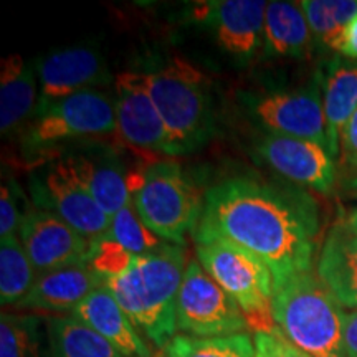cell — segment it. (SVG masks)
Wrapping results in <instances>:
<instances>
[{"instance_id": "obj_1", "label": "cell", "mask_w": 357, "mask_h": 357, "mask_svg": "<svg viewBox=\"0 0 357 357\" xmlns=\"http://www.w3.org/2000/svg\"><path fill=\"white\" fill-rule=\"evenodd\" d=\"M194 236H218L270 268L273 283L311 271L319 236L316 200L294 185L231 177L211 187Z\"/></svg>"}, {"instance_id": "obj_2", "label": "cell", "mask_w": 357, "mask_h": 357, "mask_svg": "<svg viewBox=\"0 0 357 357\" xmlns=\"http://www.w3.org/2000/svg\"><path fill=\"white\" fill-rule=\"evenodd\" d=\"M182 245L162 243L134 258L124 273L105 280L119 306L144 339L155 347L177 336V296L185 273Z\"/></svg>"}, {"instance_id": "obj_3", "label": "cell", "mask_w": 357, "mask_h": 357, "mask_svg": "<svg viewBox=\"0 0 357 357\" xmlns=\"http://www.w3.org/2000/svg\"><path fill=\"white\" fill-rule=\"evenodd\" d=\"M273 319L283 336L307 356L346 357V312L312 271L275 284Z\"/></svg>"}, {"instance_id": "obj_4", "label": "cell", "mask_w": 357, "mask_h": 357, "mask_svg": "<svg viewBox=\"0 0 357 357\" xmlns=\"http://www.w3.org/2000/svg\"><path fill=\"white\" fill-rule=\"evenodd\" d=\"M144 75L178 155L202 147L215 129L207 77L184 58H172L162 68Z\"/></svg>"}, {"instance_id": "obj_5", "label": "cell", "mask_w": 357, "mask_h": 357, "mask_svg": "<svg viewBox=\"0 0 357 357\" xmlns=\"http://www.w3.org/2000/svg\"><path fill=\"white\" fill-rule=\"evenodd\" d=\"M197 260L230 294L253 333L276 329L273 275L260 258L218 236H194Z\"/></svg>"}, {"instance_id": "obj_6", "label": "cell", "mask_w": 357, "mask_h": 357, "mask_svg": "<svg viewBox=\"0 0 357 357\" xmlns=\"http://www.w3.org/2000/svg\"><path fill=\"white\" fill-rule=\"evenodd\" d=\"M131 200L142 223L166 243L184 245L185 235L195 234L204 213L202 195L174 160L149 164Z\"/></svg>"}, {"instance_id": "obj_7", "label": "cell", "mask_w": 357, "mask_h": 357, "mask_svg": "<svg viewBox=\"0 0 357 357\" xmlns=\"http://www.w3.org/2000/svg\"><path fill=\"white\" fill-rule=\"evenodd\" d=\"M118 131L114 101L106 93L89 89L63 100L38 102L25 128L29 154L47 153L66 141L105 136Z\"/></svg>"}, {"instance_id": "obj_8", "label": "cell", "mask_w": 357, "mask_h": 357, "mask_svg": "<svg viewBox=\"0 0 357 357\" xmlns=\"http://www.w3.org/2000/svg\"><path fill=\"white\" fill-rule=\"evenodd\" d=\"M247 329V319L234 298L199 260L187 263L177 296V331L192 337H225Z\"/></svg>"}, {"instance_id": "obj_9", "label": "cell", "mask_w": 357, "mask_h": 357, "mask_svg": "<svg viewBox=\"0 0 357 357\" xmlns=\"http://www.w3.org/2000/svg\"><path fill=\"white\" fill-rule=\"evenodd\" d=\"M35 207L55 213L88 240L108 235L111 217L101 211L79 184L63 158L45 164L30 174Z\"/></svg>"}, {"instance_id": "obj_10", "label": "cell", "mask_w": 357, "mask_h": 357, "mask_svg": "<svg viewBox=\"0 0 357 357\" xmlns=\"http://www.w3.org/2000/svg\"><path fill=\"white\" fill-rule=\"evenodd\" d=\"M321 79L301 89H283L258 95L248 101L250 113L268 134L314 141L328 149Z\"/></svg>"}, {"instance_id": "obj_11", "label": "cell", "mask_w": 357, "mask_h": 357, "mask_svg": "<svg viewBox=\"0 0 357 357\" xmlns=\"http://www.w3.org/2000/svg\"><path fill=\"white\" fill-rule=\"evenodd\" d=\"M114 88L116 124L123 139L147 153L178 155L147 89L146 75L124 71L114 78Z\"/></svg>"}, {"instance_id": "obj_12", "label": "cell", "mask_w": 357, "mask_h": 357, "mask_svg": "<svg viewBox=\"0 0 357 357\" xmlns=\"http://www.w3.org/2000/svg\"><path fill=\"white\" fill-rule=\"evenodd\" d=\"M20 242L40 273L89 265L91 240L78 234L63 218L38 207H26L22 217Z\"/></svg>"}, {"instance_id": "obj_13", "label": "cell", "mask_w": 357, "mask_h": 357, "mask_svg": "<svg viewBox=\"0 0 357 357\" xmlns=\"http://www.w3.org/2000/svg\"><path fill=\"white\" fill-rule=\"evenodd\" d=\"M257 153L263 162L281 177L321 194H329L336 184V164L324 146L300 137L266 134Z\"/></svg>"}, {"instance_id": "obj_14", "label": "cell", "mask_w": 357, "mask_h": 357, "mask_svg": "<svg viewBox=\"0 0 357 357\" xmlns=\"http://www.w3.org/2000/svg\"><path fill=\"white\" fill-rule=\"evenodd\" d=\"M35 68L40 86L38 102L63 100L113 79L101 53L86 45L48 52L35 61Z\"/></svg>"}, {"instance_id": "obj_15", "label": "cell", "mask_w": 357, "mask_h": 357, "mask_svg": "<svg viewBox=\"0 0 357 357\" xmlns=\"http://www.w3.org/2000/svg\"><path fill=\"white\" fill-rule=\"evenodd\" d=\"M266 3L261 0L202 2L194 8L195 20L212 30L223 52L247 60L255 55L263 37Z\"/></svg>"}, {"instance_id": "obj_16", "label": "cell", "mask_w": 357, "mask_h": 357, "mask_svg": "<svg viewBox=\"0 0 357 357\" xmlns=\"http://www.w3.org/2000/svg\"><path fill=\"white\" fill-rule=\"evenodd\" d=\"M316 275L339 305L357 311V223L339 218L321 247Z\"/></svg>"}, {"instance_id": "obj_17", "label": "cell", "mask_w": 357, "mask_h": 357, "mask_svg": "<svg viewBox=\"0 0 357 357\" xmlns=\"http://www.w3.org/2000/svg\"><path fill=\"white\" fill-rule=\"evenodd\" d=\"M71 172L106 215L113 218L131 202L121 160L109 151H75L63 155Z\"/></svg>"}, {"instance_id": "obj_18", "label": "cell", "mask_w": 357, "mask_h": 357, "mask_svg": "<svg viewBox=\"0 0 357 357\" xmlns=\"http://www.w3.org/2000/svg\"><path fill=\"white\" fill-rule=\"evenodd\" d=\"M71 316L102 336L124 357H151V347L105 284L89 293Z\"/></svg>"}, {"instance_id": "obj_19", "label": "cell", "mask_w": 357, "mask_h": 357, "mask_svg": "<svg viewBox=\"0 0 357 357\" xmlns=\"http://www.w3.org/2000/svg\"><path fill=\"white\" fill-rule=\"evenodd\" d=\"M105 284V280L89 265H77L40 273L19 310L73 312L79 303Z\"/></svg>"}, {"instance_id": "obj_20", "label": "cell", "mask_w": 357, "mask_h": 357, "mask_svg": "<svg viewBox=\"0 0 357 357\" xmlns=\"http://www.w3.org/2000/svg\"><path fill=\"white\" fill-rule=\"evenodd\" d=\"M328 151L336 160L341 154V136L357 109V61L337 56L319 73Z\"/></svg>"}, {"instance_id": "obj_21", "label": "cell", "mask_w": 357, "mask_h": 357, "mask_svg": "<svg viewBox=\"0 0 357 357\" xmlns=\"http://www.w3.org/2000/svg\"><path fill=\"white\" fill-rule=\"evenodd\" d=\"M37 68L13 55L2 60L0 71V131L2 136L15 131L32 118L37 108Z\"/></svg>"}, {"instance_id": "obj_22", "label": "cell", "mask_w": 357, "mask_h": 357, "mask_svg": "<svg viewBox=\"0 0 357 357\" xmlns=\"http://www.w3.org/2000/svg\"><path fill=\"white\" fill-rule=\"evenodd\" d=\"M311 30L301 3L275 2L266 3L263 47L266 55L301 58L310 53Z\"/></svg>"}, {"instance_id": "obj_23", "label": "cell", "mask_w": 357, "mask_h": 357, "mask_svg": "<svg viewBox=\"0 0 357 357\" xmlns=\"http://www.w3.org/2000/svg\"><path fill=\"white\" fill-rule=\"evenodd\" d=\"M52 357H124L105 337L75 316H55L47 323Z\"/></svg>"}, {"instance_id": "obj_24", "label": "cell", "mask_w": 357, "mask_h": 357, "mask_svg": "<svg viewBox=\"0 0 357 357\" xmlns=\"http://www.w3.org/2000/svg\"><path fill=\"white\" fill-rule=\"evenodd\" d=\"M300 3L314 42L326 50L341 52L347 25L357 15V0H303Z\"/></svg>"}, {"instance_id": "obj_25", "label": "cell", "mask_w": 357, "mask_h": 357, "mask_svg": "<svg viewBox=\"0 0 357 357\" xmlns=\"http://www.w3.org/2000/svg\"><path fill=\"white\" fill-rule=\"evenodd\" d=\"M35 268L17 235L0 240V303L19 305L35 283Z\"/></svg>"}, {"instance_id": "obj_26", "label": "cell", "mask_w": 357, "mask_h": 357, "mask_svg": "<svg viewBox=\"0 0 357 357\" xmlns=\"http://www.w3.org/2000/svg\"><path fill=\"white\" fill-rule=\"evenodd\" d=\"M0 357H47L42 321L37 316L3 312L0 318Z\"/></svg>"}, {"instance_id": "obj_27", "label": "cell", "mask_w": 357, "mask_h": 357, "mask_svg": "<svg viewBox=\"0 0 357 357\" xmlns=\"http://www.w3.org/2000/svg\"><path fill=\"white\" fill-rule=\"evenodd\" d=\"M164 351L167 357H255L253 336L248 333L225 337H192L177 334Z\"/></svg>"}, {"instance_id": "obj_28", "label": "cell", "mask_w": 357, "mask_h": 357, "mask_svg": "<svg viewBox=\"0 0 357 357\" xmlns=\"http://www.w3.org/2000/svg\"><path fill=\"white\" fill-rule=\"evenodd\" d=\"M108 235L134 255H144L164 243L142 223L132 200L111 218Z\"/></svg>"}, {"instance_id": "obj_29", "label": "cell", "mask_w": 357, "mask_h": 357, "mask_svg": "<svg viewBox=\"0 0 357 357\" xmlns=\"http://www.w3.org/2000/svg\"><path fill=\"white\" fill-rule=\"evenodd\" d=\"M137 255L129 252L119 245L109 235H102L100 238L91 240L89 250V266L101 276L102 280L119 276L132 265Z\"/></svg>"}, {"instance_id": "obj_30", "label": "cell", "mask_w": 357, "mask_h": 357, "mask_svg": "<svg viewBox=\"0 0 357 357\" xmlns=\"http://www.w3.org/2000/svg\"><path fill=\"white\" fill-rule=\"evenodd\" d=\"M255 357H311L291 344L278 328L253 333Z\"/></svg>"}, {"instance_id": "obj_31", "label": "cell", "mask_w": 357, "mask_h": 357, "mask_svg": "<svg viewBox=\"0 0 357 357\" xmlns=\"http://www.w3.org/2000/svg\"><path fill=\"white\" fill-rule=\"evenodd\" d=\"M24 213L19 211V194L13 181L2 184V197H0V236L15 235V230L20 227Z\"/></svg>"}, {"instance_id": "obj_32", "label": "cell", "mask_w": 357, "mask_h": 357, "mask_svg": "<svg viewBox=\"0 0 357 357\" xmlns=\"http://www.w3.org/2000/svg\"><path fill=\"white\" fill-rule=\"evenodd\" d=\"M339 158H341L347 172L357 176V109L347 121L344 131H342Z\"/></svg>"}, {"instance_id": "obj_33", "label": "cell", "mask_w": 357, "mask_h": 357, "mask_svg": "<svg viewBox=\"0 0 357 357\" xmlns=\"http://www.w3.org/2000/svg\"><path fill=\"white\" fill-rule=\"evenodd\" d=\"M344 352L346 357H357V311L346 312Z\"/></svg>"}, {"instance_id": "obj_34", "label": "cell", "mask_w": 357, "mask_h": 357, "mask_svg": "<svg viewBox=\"0 0 357 357\" xmlns=\"http://www.w3.org/2000/svg\"><path fill=\"white\" fill-rule=\"evenodd\" d=\"M339 53L344 58H347V60L357 61V15L351 20V24L347 25L344 37H342L341 52Z\"/></svg>"}, {"instance_id": "obj_35", "label": "cell", "mask_w": 357, "mask_h": 357, "mask_svg": "<svg viewBox=\"0 0 357 357\" xmlns=\"http://www.w3.org/2000/svg\"><path fill=\"white\" fill-rule=\"evenodd\" d=\"M349 215H351L352 220H354V222L357 223V208H356V211H352V212L349 213Z\"/></svg>"}]
</instances>
